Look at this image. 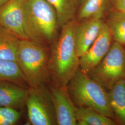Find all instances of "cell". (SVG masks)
<instances>
[{"instance_id":"8fae6325","label":"cell","mask_w":125,"mask_h":125,"mask_svg":"<svg viewBox=\"0 0 125 125\" xmlns=\"http://www.w3.org/2000/svg\"><path fill=\"white\" fill-rule=\"evenodd\" d=\"M28 88L9 82H0V106L20 110L25 106Z\"/></svg>"},{"instance_id":"7a4b0ae2","label":"cell","mask_w":125,"mask_h":125,"mask_svg":"<svg viewBox=\"0 0 125 125\" xmlns=\"http://www.w3.org/2000/svg\"><path fill=\"white\" fill-rule=\"evenodd\" d=\"M24 29L27 39L50 47L58 38L57 13L46 0H24Z\"/></svg>"},{"instance_id":"52a82bcc","label":"cell","mask_w":125,"mask_h":125,"mask_svg":"<svg viewBox=\"0 0 125 125\" xmlns=\"http://www.w3.org/2000/svg\"><path fill=\"white\" fill-rule=\"evenodd\" d=\"M112 37L107 24L103 22L97 37L80 58V69L83 72L89 74L98 65L112 45Z\"/></svg>"},{"instance_id":"44dd1931","label":"cell","mask_w":125,"mask_h":125,"mask_svg":"<svg viewBox=\"0 0 125 125\" xmlns=\"http://www.w3.org/2000/svg\"><path fill=\"white\" fill-rule=\"evenodd\" d=\"M9 0H0V8Z\"/></svg>"},{"instance_id":"d6986e66","label":"cell","mask_w":125,"mask_h":125,"mask_svg":"<svg viewBox=\"0 0 125 125\" xmlns=\"http://www.w3.org/2000/svg\"><path fill=\"white\" fill-rule=\"evenodd\" d=\"M20 110L0 106V125H15L21 116Z\"/></svg>"},{"instance_id":"e0dca14e","label":"cell","mask_w":125,"mask_h":125,"mask_svg":"<svg viewBox=\"0 0 125 125\" xmlns=\"http://www.w3.org/2000/svg\"><path fill=\"white\" fill-rule=\"evenodd\" d=\"M53 8L57 15L59 27L74 19L77 0H46Z\"/></svg>"},{"instance_id":"ac0fdd59","label":"cell","mask_w":125,"mask_h":125,"mask_svg":"<svg viewBox=\"0 0 125 125\" xmlns=\"http://www.w3.org/2000/svg\"><path fill=\"white\" fill-rule=\"evenodd\" d=\"M115 42L125 45V12L115 10L107 23Z\"/></svg>"},{"instance_id":"7c38bea8","label":"cell","mask_w":125,"mask_h":125,"mask_svg":"<svg viewBox=\"0 0 125 125\" xmlns=\"http://www.w3.org/2000/svg\"><path fill=\"white\" fill-rule=\"evenodd\" d=\"M107 95L115 115L125 125V79L117 82L108 90Z\"/></svg>"},{"instance_id":"8992f818","label":"cell","mask_w":125,"mask_h":125,"mask_svg":"<svg viewBox=\"0 0 125 125\" xmlns=\"http://www.w3.org/2000/svg\"><path fill=\"white\" fill-rule=\"evenodd\" d=\"M25 106L28 124L58 125L51 92L45 85L28 88Z\"/></svg>"},{"instance_id":"3957f363","label":"cell","mask_w":125,"mask_h":125,"mask_svg":"<svg viewBox=\"0 0 125 125\" xmlns=\"http://www.w3.org/2000/svg\"><path fill=\"white\" fill-rule=\"evenodd\" d=\"M51 47L22 39L18 48L16 62L28 87L46 85L51 80L49 60Z\"/></svg>"},{"instance_id":"277c9868","label":"cell","mask_w":125,"mask_h":125,"mask_svg":"<svg viewBox=\"0 0 125 125\" xmlns=\"http://www.w3.org/2000/svg\"><path fill=\"white\" fill-rule=\"evenodd\" d=\"M69 93L77 107L90 108L112 119L107 91L79 68L67 85Z\"/></svg>"},{"instance_id":"5bb4252c","label":"cell","mask_w":125,"mask_h":125,"mask_svg":"<svg viewBox=\"0 0 125 125\" xmlns=\"http://www.w3.org/2000/svg\"><path fill=\"white\" fill-rule=\"evenodd\" d=\"M109 0H80L78 16L81 20L91 18L102 19Z\"/></svg>"},{"instance_id":"ffe728a7","label":"cell","mask_w":125,"mask_h":125,"mask_svg":"<svg viewBox=\"0 0 125 125\" xmlns=\"http://www.w3.org/2000/svg\"><path fill=\"white\" fill-rule=\"evenodd\" d=\"M116 10L125 12V0H112Z\"/></svg>"},{"instance_id":"9c48e42d","label":"cell","mask_w":125,"mask_h":125,"mask_svg":"<svg viewBox=\"0 0 125 125\" xmlns=\"http://www.w3.org/2000/svg\"><path fill=\"white\" fill-rule=\"evenodd\" d=\"M24 0H9L0 8V26L22 39H27L24 29Z\"/></svg>"},{"instance_id":"4fadbf2b","label":"cell","mask_w":125,"mask_h":125,"mask_svg":"<svg viewBox=\"0 0 125 125\" xmlns=\"http://www.w3.org/2000/svg\"><path fill=\"white\" fill-rule=\"evenodd\" d=\"M21 39L0 26V59L16 62Z\"/></svg>"},{"instance_id":"ba28073f","label":"cell","mask_w":125,"mask_h":125,"mask_svg":"<svg viewBox=\"0 0 125 125\" xmlns=\"http://www.w3.org/2000/svg\"><path fill=\"white\" fill-rule=\"evenodd\" d=\"M50 92L58 125H76V108L67 87L53 86Z\"/></svg>"},{"instance_id":"5b68a950","label":"cell","mask_w":125,"mask_h":125,"mask_svg":"<svg viewBox=\"0 0 125 125\" xmlns=\"http://www.w3.org/2000/svg\"><path fill=\"white\" fill-rule=\"evenodd\" d=\"M88 74L107 91L125 79V50L122 45L115 41L101 62Z\"/></svg>"},{"instance_id":"6da1fadb","label":"cell","mask_w":125,"mask_h":125,"mask_svg":"<svg viewBox=\"0 0 125 125\" xmlns=\"http://www.w3.org/2000/svg\"><path fill=\"white\" fill-rule=\"evenodd\" d=\"M76 24L74 19L61 27L60 35L51 46L50 72L53 86L67 87L80 68L75 40Z\"/></svg>"},{"instance_id":"9a60e30c","label":"cell","mask_w":125,"mask_h":125,"mask_svg":"<svg viewBox=\"0 0 125 125\" xmlns=\"http://www.w3.org/2000/svg\"><path fill=\"white\" fill-rule=\"evenodd\" d=\"M76 118L78 125H115L113 119L93 109L76 107Z\"/></svg>"},{"instance_id":"2e32d148","label":"cell","mask_w":125,"mask_h":125,"mask_svg":"<svg viewBox=\"0 0 125 125\" xmlns=\"http://www.w3.org/2000/svg\"><path fill=\"white\" fill-rule=\"evenodd\" d=\"M9 82L29 88L16 62L0 59V82Z\"/></svg>"},{"instance_id":"30bf717a","label":"cell","mask_w":125,"mask_h":125,"mask_svg":"<svg viewBox=\"0 0 125 125\" xmlns=\"http://www.w3.org/2000/svg\"><path fill=\"white\" fill-rule=\"evenodd\" d=\"M102 19L91 18L77 23L75 29V40L78 57L85 53L98 35L103 26Z\"/></svg>"}]
</instances>
